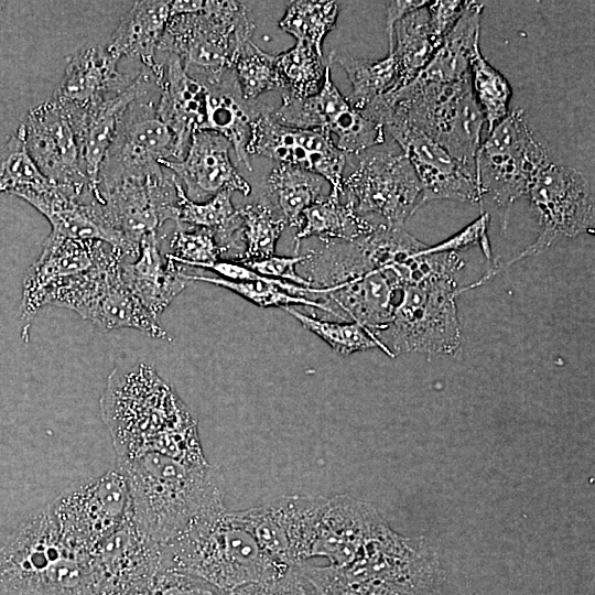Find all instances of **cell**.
<instances>
[{
	"instance_id": "60d3db41",
	"label": "cell",
	"mask_w": 595,
	"mask_h": 595,
	"mask_svg": "<svg viewBox=\"0 0 595 595\" xmlns=\"http://www.w3.org/2000/svg\"><path fill=\"white\" fill-rule=\"evenodd\" d=\"M241 236L245 245L242 256L236 262L259 260L274 256L277 242L286 226L266 203L246 205L238 209Z\"/></svg>"
},
{
	"instance_id": "d4e9b609",
	"label": "cell",
	"mask_w": 595,
	"mask_h": 595,
	"mask_svg": "<svg viewBox=\"0 0 595 595\" xmlns=\"http://www.w3.org/2000/svg\"><path fill=\"white\" fill-rule=\"evenodd\" d=\"M118 61L100 45L82 47L68 61L53 99L64 109H82L121 91L132 78L118 71Z\"/></svg>"
},
{
	"instance_id": "ffe728a7",
	"label": "cell",
	"mask_w": 595,
	"mask_h": 595,
	"mask_svg": "<svg viewBox=\"0 0 595 595\" xmlns=\"http://www.w3.org/2000/svg\"><path fill=\"white\" fill-rule=\"evenodd\" d=\"M107 242L77 240L50 234L39 258L28 268L22 283L19 317L21 337L28 343L37 312L48 305L55 291L68 279L90 269Z\"/></svg>"
},
{
	"instance_id": "5b68a950",
	"label": "cell",
	"mask_w": 595,
	"mask_h": 595,
	"mask_svg": "<svg viewBox=\"0 0 595 595\" xmlns=\"http://www.w3.org/2000/svg\"><path fill=\"white\" fill-rule=\"evenodd\" d=\"M360 112L381 126L390 118L409 122L475 171L485 120L473 93L470 76L451 83L413 78L378 97Z\"/></svg>"
},
{
	"instance_id": "f907efd6",
	"label": "cell",
	"mask_w": 595,
	"mask_h": 595,
	"mask_svg": "<svg viewBox=\"0 0 595 595\" xmlns=\"http://www.w3.org/2000/svg\"><path fill=\"white\" fill-rule=\"evenodd\" d=\"M205 7V1L202 0H176L171 1V17L182 14H193L201 12Z\"/></svg>"
},
{
	"instance_id": "44dd1931",
	"label": "cell",
	"mask_w": 595,
	"mask_h": 595,
	"mask_svg": "<svg viewBox=\"0 0 595 595\" xmlns=\"http://www.w3.org/2000/svg\"><path fill=\"white\" fill-rule=\"evenodd\" d=\"M158 90L160 88L156 76L149 67L143 66L121 91L86 108H63L76 137L83 172L100 202V166L128 107L134 100Z\"/></svg>"
},
{
	"instance_id": "7bdbcfd3",
	"label": "cell",
	"mask_w": 595,
	"mask_h": 595,
	"mask_svg": "<svg viewBox=\"0 0 595 595\" xmlns=\"http://www.w3.org/2000/svg\"><path fill=\"white\" fill-rule=\"evenodd\" d=\"M184 275L190 282L203 281L223 286L261 307L278 306L282 309L285 306H292L291 304H301L335 315L324 302L290 294L271 283L262 281H230L220 277L194 275L186 272Z\"/></svg>"
},
{
	"instance_id": "ba28073f",
	"label": "cell",
	"mask_w": 595,
	"mask_h": 595,
	"mask_svg": "<svg viewBox=\"0 0 595 595\" xmlns=\"http://www.w3.org/2000/svg\"><path fill=\"white\" fill-rule=\"evenodd\" d=\"M122 251L106 244L96 263L68 279L52 295L48 305L76 312L102 332L134 328L167 342L172 337L160 320L148 312L121 278Z\"/></svg>"
},
{
	"instance_id": "4dcf8cb0",
	"label": "cell",
	"mask_w": 595,
	"mask_h": 595,
	"mask_svg": "<svg viewBox=\"0 0 595 595\" xmlns=\"http://www.w3.org/2000/svg\"><path fill=\"white\" fill-rule=\"evenodd\" d=\"M376 225L359 215L349 203H342L339 196L327 194L307 207L302 214V225L294 237V251L300 241L316 236L323 244L334 240L355 241L372 232Z\"/></svg>"
},
{
	"instance_id": "4316f807",
	"label": "cell",
	"mask_w": 595,
	"mask_h": 595,
	"mask_svg": "<svg viewBox=\"0 0 595 595\" xmlns=\"http://www.w3.org/2000/svg\"><path fill=\"white\" fill-rule=\"evenodd\" d=\"M159 78L160 97L156 111L177 141L181 160L192 136L201 131L205 117V87L187 75L180 60L166 54Z\"/></svg>"
},
{
	"instance_id": "cb8c5ba5",
	"label": "cell",
	"mask_w": 595,
	"mask_h": 595,
	"mask_svg": "<svg viewBox=\"0 0 595 595\" xmlns=\"http://www.w3.org/2000/svg\"><path fill=\"white\" fill-rule=\"evenodd\" d=\"M383 524L368 504L347 495L326 498L313 555L326 556L331 565H346Z\"/></svg>"
},
{
	"instance_id": "c3c4849f",
	"label": "cell",
	"mask_w": 595,
	"mask_h": 595,
	"mask_svg": "<svg viewBox=\"0 0 595 595\" xmlns=\"http://www.w3.org/2000/svg\"><path fill=\"white\" fill-rule=\"evenodd\" d=\"M468 1L439 0L428 2L429 21L434 39L441 44L444 36L464 13Z\"/></svg>"
},
{
	"instance_id": "f1b7e54d",
	"label": "cell",
	"mask_w": 595,
	"mask_h": 595,
	"mask_svg": "<svg viewBox=\"0 0 595 595\" xmlns=\"http://www.w3.org/2000/svg\"><path fill=\"white\" fill-rule=\"evenodd\" d=\"M171 1H136L111 35L108 52L116 58H139L143 66L158 65L156 52L171 18Z\"/></svg>"
},
{
	"instance_id": "52a82bcc",
	"label": "cell",
	"mask_w": 595,
	"mask_h": 595,
	"mask_svg": "<svg viewBox=\"0 0 595 595\" xmlns=\"http://www.w3.org/2000/svg\"><path fill=\"white\" fill-rule=\"evenodd\" d=\"M255 24L239 1H205L201 12L171 17L158 51L175 55L188 76L203 86L231 71L239 45Z\"/></svg>"
},
{
	"instance_id": "83f0119b",
	"label": "cell",
	"mask_w": 595,
	"mask_h": 595,
	"mask_svg": "<svg viewBox=\"0 0 595 595\" xmlns=\"http://www.w3.org/2000/svg\"><path fill=\"white\" fill-rule=\"evenodd\" d=\"M204 87L205 117L201 131H212L225 138L237 160L251 171L247 147L253 120L264 107L242 98L232 71L226 73L219 83Z\"/></svg>"
},
{
	"instance_id": "d6986e66",
	"label": "cell",
	"mask_w": 595,
	"mask_h": 595,
	"mask_svg": "<svg viewBox=\"0 0 595 595\" xmlns=\"http://www.w3.org/2000/svg\"><path fill=\"white\" fill-rule=\"evenodd\" d=\"M382 126L410 161L422 187V205L437 199L482 203L474 170L402 119L390 118Z\"/></svg>"
},
{
	"instance_id": "d6a6232c",
	"label": "cell",
	"mask_w": 595,
	"mask_h": 595,
	"mask_svg": "<svg viewBox=\"0 0 595 595\" xmlns=\"http://www.w3.org/2000/svg\"><path fill=\"white\" fill-rule=\"evenodd\" d=\"M177 224H188L193 227L206 228L215 234V238L226 252L244 245L241 236L242 220L239 210L231 202V192L223 191L203 203L190 201L180 182ZM245 249V248H244Z\"/></svg>"
},
{
	"instance_id": "bcb514c9",
	"label": "cell",
	"mask_w": 595,
	"mask_h": 595,
	"mask_svg": "<svg viewBox=\"0 0 595 595\" xmlns=\"http://www.w3.org/2000/svg\"><path fill=\"white\" fill-rule=\"evenodd\" d=\"M489 224V214L482 212L480 216L473 223L461 229L455 235L447 239L434 245L426 246L423 253H437V252H456L470 249L477 245L480 246L485 257L488 261L491 260V249L487 235V228Z\"/></svg>"
},
{
	"instance_id": "3957f363",
	"label": "cell",
	"mask_w": 595,
	"mask_h": 595,
	"mask_svg": "<svg viewBox=\"0 0 595 595\" xmlns=\"http://www.w3.org/2000/svg\"><path fill=\"white\" fill-rule=\"evenodd\" d=\"M389 324L375 335L390 357L401 354L453 355L462 345L457 278L464 261L456 252L423 253Z\"/></svg>"
},
{
	"instance_id": "f6af8a7d",
	"label": "cell",
	"mask_w": 595,
	"mask_h": 595,
	"mask_svg": "<svg viewBox=\"0 0 595 595\" xmlns=\"http://www.w3.org/2000/svg\"><path fill=\"white\" fill-rule=\"evenodd\" d=\"M224 592L192 575L162 569L131 595H221Z\"/></svg>"
},
{
	"instance_id": "b9f144b4",
	"label": "cell",
	"mask_w": 595,
	"mask_h": 595,
	"mask_svg": "<svg viewBox=\"0 0 595 595\" xmlns=\"http://www.w3.org/2000/svg\"><path fill=\"white\" fill-rule=\"evenodd\" d=\"M282 310L299 321L304 328L322 338L338 355L348 356L371 348L382 350L380 343L358 323L320 320L303 314L293 306H285Z\"/></svg>"
},
{
	"instance_id": "8fae6325",
	"label": "cell",
	"mask_w": 595,
	"mask_h": 595,
	"mask_svg": "<svg viewBox=\"0 0 595 595\" xmlns=\"http://www.w3.org/2000/svg\"><path fill=\"white\" fill-rule=\"evenodd\" d=\"M46 508L62 537L87 552L132 518L128 483L118 467L68 487Z\"/></svg>"
},
{
	"instance_id": "7402d4cb",
	"label": "cell",
	"mask_w": 595,
	"mask_h": 595,
	"mask_svg": "<svg viewBox=\"0 0 595 595\" xmlns=\"http://www.w3.org/2000/svg\"><path fill=\"white\" fill-rule=\"evenodd\" d=\"M230 143L212 131H196L183 160L162 161L160 164L174 173L186 197L203 203L223 191L249 195V183L232 164Z\"/></svg>"
},
{
	"instance_id": "7dc6e473",
	"label": "cell",
	"mask_w": 595,
	"mask_h": 595,
	"mask_svg": "<svg viewBox=\"0 0 595 595\" xmlns=\"http://www.w3.org/2000/svg\"><path fill=\"white\" fill-rule=\"evenodd\" d=\"M305 255L294 257L271 256L269 258L242 261L247 268L252 271L273 279H280L298 285L312 288V283L303 275L299 274L296 266L302 263Z\"/></svg>"
},
{
	"instance_id": "8992f818",
	"label": "cell",
	"mask_w": 595,
	"mask_h": 595,
	"mask_svg": "<svg viewBox=\"0 0 595 595\" xmlns=\"http://www.w3.org/2000/svg\"><path fill=\"white\" fill-rule=\"evenodd\" d=\"M100 409L118 459L155 452L170 435L196 424L171 387L145 364L113 370Z\"/></svg>"
},
{
	"instance_id": "f35d334b",
	"label": "cell",
	"mask_w": 595,
	"mask_h": 595,
	"mask_svg": "<svg viewBox=\"0 0 595 595\" xmlns=\"http://www.w3.org/2000/svg\"><path fill=\"white\" fill-rule=\"evenodd\" d=\"M337 15L338 4L335 1L299 0L286 8L279 26L296 41L312 44L323 56V41L334 28Z\"/></svg>"
},
{
	"instance_id": "ee69618b",
	"label": "cell",
	"mask_w": 595,
	"mask_h": 595,
	"mask_svg": "<svg viewBox=\"0 0 595 595\" xmlns=\"http://www.w3.org/2000/svg\"><path fill=\"white\" fill-rule=\"evenodd\" d=\"M170 248L171 252L165 253L169 259L202 269L219 261L220 255L226 252L212 230L199 227L184 230L178 226L171 236Z\"/></svg>"
},
{
	"instance_id": "e0dca14e",
	"label": "cell",
	"mask_w": 595,
	"mask_h": 595,
	"mask_svg": "<svg viewBox=\"0 0 595 595\" xmlns=\"http://www.w3.org/2000/svg\"><path fill=\"white\" fill-rule=\"evenodd\" d=\"M247 152L249 156H266L318 174L329 183V194L343 196V173L348 155L326 131L283 126L264 108L253 120Z\"/></svg>"
},
{
	"instance_id": "816d5d0a",
	"label": "cell",
	"mask_w": 595,
	"mask_h": 595,
	"mask_svg": "<svg viewBox=\"0 0 595 595\" xmlns=\"http://www.w3.org/2000/svg\"><path fill=\"white\" fill-rule=\"evenodd\" d=\"M221 595H224V593Z\"/></svg>"
},
{
	"instance_id": "7a4b0ae2",
	"label": "cell",
	"mask_w": 595,
	"mask_h": 595,
	"mask_svg": "<svg viewBox=\"0 0 595 595\" xmlns=\"http://www.w3.org/2000/svg\"><path fill=\"white\" fill-rule=\"evenodd\" d=\"M164 569L197 577L221 592L279 577L290 569L259 545L238 510L216 506L161 544Z\"/></svg>"
},
{
	"instance_id": "6da1fadb",
	"label": "cell",
	"mask_w": 595,
	"mask_h": 595,
	"mask_svg": "<svg viewBox=\"0 0 595 595\" xmlns=\"http://www.w3.org/2000/svg\"><path fill=\"white\" fill-rule=\"evenodd\" d=\"M125 474L134 523L150 539L164 544L193 519L224 504L219 469L160 452L118 459Z\"/></svg>"
},
{
	"instance_id": "8d00e7d4",
	"label": "cell",
	"mask_w": 595,
	"mask_h": 595,
	"mask_svg": "<svg viewBox=\"0 0 595 595\" xmlns=\"http://www.w3.org/2000/svg\"><path fill=\"white\" fill-rule=\"evenodd\" d=\"M51 184L30 158L20 126L0 147V193L22 198Z\"/></svg>"
},
{
	"instance_id": "30bf717a",
	"label": "cell",
	"mask_w": 595,
	"mask_h": 595,
	"mask_svg": "<svg viewBox=\"0 0 595 595\" xmlns=\"http://www.w3.org/2000/svg\"><path fill=\"white\" fill-rule=\"evenodd\" d=\"M527 195L538 216L539 235L505 264L493 266L475 286L485 284L517 261L547 251L560 240L594 231V194L587 180L575 169L549 162L533 177Z\"/></svg>"
},
{
	"instance_id": "f546056e",
	"label": "cell",
	"mask_w": 595,
	"mask_h": 595,
	"mask_svg": "<svg viewBox=\"0 0 595 595\" xmlns=\"http://www.w3.org/2000/svg\"><path fill=\"white\" fill-rule=\"evenodd\" d=\"M483 11V3L468 1L464 13L414 78L420 82L451 83L470 76V62L479 47Z\"/></svg>"
},
{
	"instance_id": "277c9868",
	"label": "cell",
	"mask_w": 595,
	"mask_h": 595,
	"mask_svg": "<svg viewBox=\"0 0 595 595\" xmlns=\"http://www.w3.org/2000/svg\"><path fill=\"white\" fill-rule=\"evenodd\" d=\"M0 585L21 595H98L90 552L62 537L46 507L1 544Z\"/></svg>"
},
{
	"instance_id": "603a6c76",
	"label": "cell",
	"mask_w": 595,
	"mask_h": 595,
	"mask_svg": "<svg viewBox=\"0 0 595 595\" xmlns=\"http://www.w3.org/2000/svg\"><path fill=\"white\" fill-rule=\"evenodd\" d=\"M22 199L48 220L52 234L77 240L104 241L123 253V240L109 224L102 204L93 192L76 194L51 184L24 195Z\"/></svg>"
},
{
	"instance_id": "9c48e42d",
	"label": "cell",
	"mask_w": 595,
	"mask_h": 595,
	"mask_svg": "<svg viewBox=\"0 0 595 595\" xmlns=\"http://www.w3.org/2000/svg\"><path fill=\"white\" fill-rule=\"evenodd\" d=\"M549 162L548 150L534 138L522 109L509 112L480 142L475 173L482 202L491 198L502 228L511 205L527 195L533 177Z\"/></svg>"
},
{
	"instance_id": "5bb4252c",
	"label": "cell",
	"mask_w": 595,
	"mask_h": 595,
	"mask_svg": "<svg viewBox=\"0 0 595 595\" xmlns=\"http://www.w3.org/2000/svg\"><path fill=\"white\" fill-rule=\"evenodd\" d=\"M148 95L127 109L98 175V191L120 180L160 171L162 161H181L177 141Z\"/></svg>"
},
{
	"instance_id": "e575fe53",
	"label": "cell",
	"mask_w": 595,
	"mask_h": 595,
	"mask_svg": "<svg viewBox=\"0 0 595 595\" xmlns=\"http://www.w3.org/2000/svg\"><path fill=\"white\" fill-rule=\"evenodd\" d=\"M329 62L337 63L345 71L353 88L347 100L358 111L399 88V71L392 54L372 61L332 51Z\"/></svg>"
},
{
	"instance_id": "74e56055",
	"label": "cell",
	"mask_w": 595,
	"mask_h": 595,
	"mask_svg": "<svg viewBox=\"0 0 595 595\" xmlns=\"http://www.w3.org/2000/svg\"><path fill=\"white\" fill-rule=\"evenodd\" d=\"M231 71L245 100L252 101L263 93L284 88L275 55L263 52L251 39L239 45Z\"/></svg>"
},
{
	"instance_id": "484cf974",
	"label": "cell",
	"mask_w": 595,
	"mask_h": 595,
	"mask_svg": "<svg viewBox=\"0 0 595 595\" xmlns=\"http://www.w3.org/2000/svg\"><path fill=\"white\" fill-rule=\"evenodd\" d=\"M184 274L180 263L161 252L158 234L145 236L134 260L121 264L126 286L158 320L190 283Z\"/></svg>"
},
{
	"instance_id": "4fadbf2b",
	"label": "cell",
	"mask_w": 595,
	"mask_h": 595,
	"mask_svg": "<svg viewBox=\"0 0 595 595\" xmlns=\"http://www.w3.org/2000/svg\"><path fill=\"white\" fill-rule=\"evenodd\" d=\"M160 171L120 180L99 190L105 215L123 240L125 257L136 258L141 240L158 234L178 218V181L173 172Z\"/></svg>"
},
{
	"instance_id": "ac0fdd59",
	"label": "cell",
	"mask_w": 595,
	"mask_h": 595,
	"mask_svg": "<svg viewBox=\"0 0 595 595\" xmlns=\"http://www.w3.org/2000/svg\"><path fill=\"white\" fill-rule=\"evenodd\" d=\"M20 126L30 158L52 184L77 194L96 195L83 172L71 121L56 100L52 98L32 108Z\"/></svg>"
},
{
	"instance_id": "681fc988",
	"label": "cell",
	"mask_w": 595,
	"mask_h": 595,
	"mask_svg": "<svg viewBox=\"0 0 595 595\" xmlns=\"http://www.w3.org/2000/svg\"><path fill=\"white\" fill-rule=\"evenodd\" d=\"M429 1L423 0H394L386 2V30L388 33L389 51L392 47V31L397 22L409 13L425 7Z\"/></svg>"
},
{
	"instance_id": "9a60e30c",
	"label": "cell",
	"mask_w": 595,
	"mask_h": 595,
	"mask_svg": "<svg viewBox=\"0 0 595 595\" xmlns=\"http://www.w3.org/2000/svg\"><path fill=\"white\" fill-rule=\"evenodd\" d=\"M325 504L322 496H281L238 513L263 551L291 569L313 556Z\"/></svg>"
},
{
	"instance_id": "7c38bea8",
	"label": "cell",
	"mask_w": 595,
	"mask_h": 595,
	"mask_svg": "<svg viewBox=\"0 0 595 595\" xmlns=\"http://www.w3.org/2000/svg\"><path fill=\"white\" fill-rule=\"evenodd\" d=\"M343 180V195L361 216L375 215L387 226L403 227L422 206L420 181L404 153L393 149L361 152Z\"/></svg>"
},
{
	"instance_id": "836d02e7",
	"label": "cell",
	"mask_w": 595,
	"mask_h": 595,
	"mask_svg": "<svg viewBox=\"0 0 595 595\" xmlns=\"http://www.w3.org/2000/svg\"><path fill=\"white\" fill-rule=\"evenodd\" d=\"M441 44L434 39L428 8L422 7L397 22L392 31V54L399 71V88L411 82Z\"/></svg>"
},
{
	"instance_id": "2e32d148",
	"label": "cell",
	"mask_w": 595,
	"mask_h": 595,
	"mask_svg": "<svg viewBox=\"0 0 595 595\" xmlns=\"http://www.w3.org/2000/svg\"><path fill=\"white\" fill-rule=\"evenodd\" d=\"M331 75L327 65L322 87L313 96L304 99L282 96L281 105L270 110L271 117L286 127L320 129L336 136V147L347 155L385 143L383 127L356 110L342 96Z\"/></svg>"
},
{
	"instance_id": "d590c367",
	"label": "cell",
	"mask_w": 595,
	"mask_h": 595,
	"mask_svg": "<svg viewBox=\"0 0 595 595\" xmlns=\"http://www.w3.org/2000/svg\"><path fill=\"white\" fill-rule=\"evenodd\" d=\"M322 57L312 44L303 41H296L289 51L277 54V67L288 90L283 96L304 99L318 93L325 69Z\"/></svg>"
},
{
	"instance_id": "ab89813d",
	"label": "cell",
	"mask_w": 595,
	"mask_h": 595,
	"mask_svg": "<svg viewBox=\"0 0 595 595\" xmlns=\"http://www.w3.org/2000/svg\"><path fill=\"white\" fill-rule=\"evenodd\" d=\"M470 80L475 99L490 132L510 112L511 87L506 77L483 57L479 47L470 62Z\"/></svg>"
},
{
	"instance_id": "1f68e13d",
	"label": "cell",
	"mask_w": 595,
	"mask_h": 595,
	"mask_svg": "<svg viewBox=\"0 0 595 595\" xmlns=\"http://www.w3.org/2000/svg\"><path fill=\"white\" fill-rule=\"evenodd\" d=\"M325 180L299 166L279 163L266 182L269 206H275L286 225L300 228L303 212L326 195Z\"/></svg>"
}]
</instances>
